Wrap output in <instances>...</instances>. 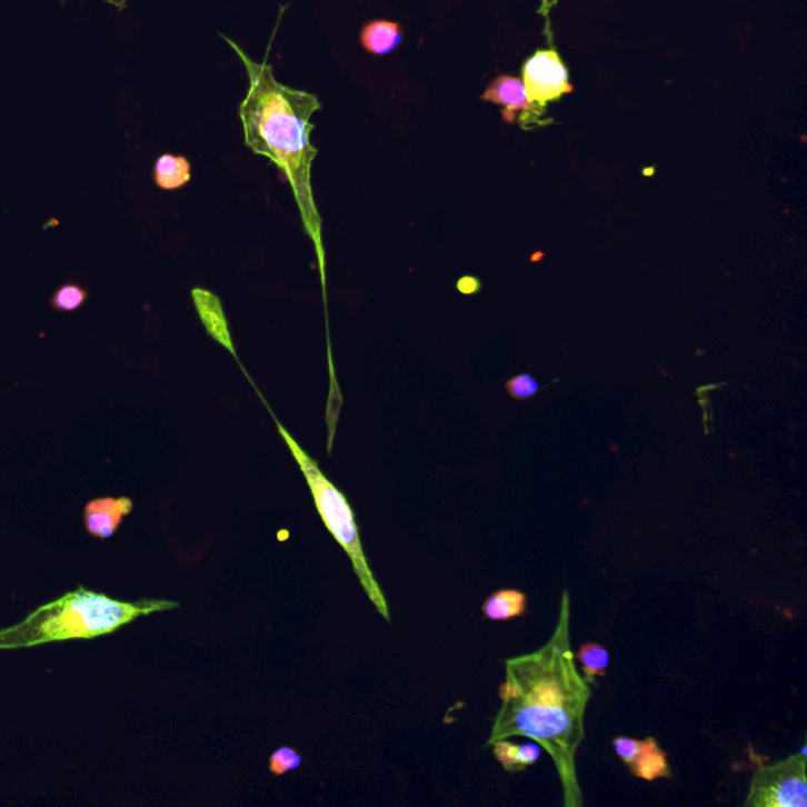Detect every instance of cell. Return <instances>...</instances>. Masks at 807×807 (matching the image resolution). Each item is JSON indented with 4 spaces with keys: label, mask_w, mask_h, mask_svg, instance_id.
<instances>
[{
    "label": "cell",
    "mask_w": 807,
    "mask_h": 807,
    "mask_svg": "<svg viewBox=\"0 0 807 807\" xmlns=\"http://www.w3.org/2000/svg\"><path fill=\"white\" fill-rule=\"evenodd\" d=\"M482 100L504 107V120L507 122H512L519 111H529L531 108L522 79L510 74L497 78L486 90Z\"/></svg>",
    "instance_id": "obj_8"
},
{
    "label": "cell",
    "mask_w": 807,
    "mask_h": 807,
    "mask_svg": "<svg viewBox=\"0 0 807 807\" xmlns=\"http://www.w3.org/2000/svg\"><path fill=\"white\" fill-rule=\"evenodd\" d=\"M247 68L250 87L240 104L245 145L252 153L269 158L292 188L297 209L309 239L318 255L320 279L326 290V251L322 241V220L312 192V163L318 149L312 146L315 126L311 117L322 109L319 98L305 90L281 84L273 67L251 59L236 41L225 37Z\"/></svg>",
    "instance_id": "obj_2"
},
{
    "label": "cell",
    "mask_w": 807,
    "mask_h": 807,
    "mask_svg": "<svg viewBox=\"0 0 807 807\" xmlns=\"http://www.w3.org/2000/svg\"><path fill=\"white\" fill-rule=\"evenodd\" d=\"M542 256H545L542 252H537V255L531 256L530 259L534 260V262H538L539 258H542Z\"/></svg>",
    "instance_id": "obj_21"
},
{
    "label": "cell",
    "mask_w": 807,
    "mask_h": 807,
    "mask_svg": "<svg viewBox=\"0 0 807 807\" xmlns=\"http://www.w3.org/2000/svg\"><path fill=\"white\" fill-rule=\"evenodd\" d=\"M192 300H195L196 308H198L199 316H201L207 331H209V333L212 335L218 342H221V345H225L229 350H231V352H233L231 335H229L225 312H222L218 298L215 297L213 293L207 292V290L195 289L192 290Z\"/></svg>",
    "instance_id": "obj_10"
},
{
    "label": "cell",
    "mask_w": 807,
    "mask_h": 807,
    "mask_svg": "<svg viewBox=\"0 0 807 807\" xmlns=\"http://www.w3.org/2000/svg\"><path fill=\"white\" fill-rule=\"evenodd\" d=\"M522 82L530 104L539 107L560 100L572 90L567 67L552 49H541L527 60L522 68Z\"/></svg>",
    "instance_id": "obj_6"
},
{
    "label": "cell",
    "mask_w": 807,
    "mask_h": 807,
    "mask_svg": "<svg viewBox=\"0 0 807 807\" xmlns=\"http://www.w3.org/2000/svg\"><path fill=\"white\" fill-rule=\"evenodd\" d=\"M87 297L89 296H87L86 289L70 282V285H63L62 288L56 290L54 296L51 298V307L56 311H78L79 308L84 307Z\"/></svg>",
    "instance_id": "obj_16"
},
{
    "label": "cell",
    "mask_w": 807,
    "mask_h": 807,
    "mask_svg": "<svg viewBox=\"0 0 807 807\" xmlns=\"http://www.w3.org/2000/svg\"><path fill=\"white\" fill-rule=\"evenodd\" d=\"M301 761H303V757L298 750L290 748V746H281L271 754L269 767L273 775L282 776L300 768Z\"/></svg>",
    "instance_id": "obj_17"
},
{
    "label": "cell",
    "mask_w": 807,
    "mask_h": 807,
    "mask_svg": "<svg viewBox=\"0 0 807 807\" xmlns=\"http://www.w3.org/2000/svg\"><path fill=\"white\" fill-rule=\"evenodd\" d=\"M155 183L163 190H177L190 182L191 168L187 158L163 155L155 163Z\"/></svg>",
    "instance_id": "obj_14"
},
{
    "label": "cell",
    "mask_w": 807,
    "mask_h": 807,
    "mask_svg": "<svg viewBox=\"0 0 807 807\" xmlns=\"http://www.w3.org/2000/svg\"><path fill=\"white\" fill-rule=\"evenodd\" d=\"M494 756L508 773L526 771L541 756V746L537 741L512 743L499 740L492 745Z\"/></svg>",
    "instance_id": "obj_12"
},
{
    "label": "cell",
    "mask_w": 807,
    "mask_h": 807,
    "mask_svg": "<svg viewBox=\"0 0 807 807\" xmlns=\"http://www.w3.org/2000/svg\"><path fill=\"white\" fill-rule=\"evenodd\" d=\"M591 685L577 669L571 648V596L564 591L552 637L545 647L505 661L501 707L486 746L512 737L537 741L560 778L565 807H582L577 750L586 738Z\"/></svg>",
    "instance_id": "obj_1"
},
{
    "label": "cell",
    "mask_w": 807,
    "mask_h": 807,
    "mask_svg": "<svg viewBox=\"0 0 807 807\" xmlns=\"http://www.w3.org/2000/svg\"><path fill=\"white\" fill-rule=\"evenodd\" d=\"M655 169H645L644 176H651L654 173Z\"/></svg>",
    "instance_id": "obj_22"
},
{
    "label": "cell",
    "mask_w": 807,
    "mask_h": 807,
    "mask_svg": "<svg viewBox=\"0 0 807 807\" xmlns=\"http://www.w3.org/2000/svg\"><path fill=\"white\" fill-rule=\"evenodd\" d=\"M527 612V595L520 590H497L482 605L488 620L508 621Z\"/></svg>",
    "instance_id": "obj_13"
},
{
    "label": "cell",
    "mask_w": 807,
    "mask_h": 807,
    "mask_svg": "<svg viewBox=\"0 0 807 807\" xmlns=\"http://www.w3.org/2000/svg\"><path fill=\"white\" fill-rule=\"evenodd\" d=\"M458 289L461 290L462 293H467V296H474V293H477L478 290L481 289L480 279L464 277L462 279H459Z\"/></svg>",
    "instance_id": "obj_20"
},
{
    "label": "cell",
    "mask_w": 807,
    "mask_h": 807,
    "mask_svg": "<svg viewBox=\"0 0 807 807\" xmlns=\"http://www.w3.org/2000/svg\"><path fill=\"white\" fill-rule=\"evenodd\" d=\"M177 607L179 602L166 599L119 601L108 595L78 587L56 601L40 606L20 624L0 629V650L39 647L70 639H93L119 631L139 617Z\"/></svg>",
    "instance_id": "obj_3"
},
{
    "label": "cell",
    "mask_w": 807,
    "mask_h": 807,
    "mask_svg": "<svg viewBox=\"0 0 807 807\" xmlns=\"http://www.w3.org/2000/svg\"><path fill=\"white\" fill-rule=\"evenodd\" d=\"M277 428L279 436L288 445L293 459H296L301 474H303L305 480L308 482L312 499H315L316 510H318L320 518L326 524L327 530L330 531L331 537L337 539L338 545L350 558L353 571H356L366 596L376 607L377 612L385 620L391 621L387 598H385L382 588L377 582L375 572L369 567L356 515H353L352 507H350L345 492H341L333 482L328 480L323 471L320 470L319 464L300 447V444L290 436L288 429L279 421H277Z\"/></svg>",
    "instance_id": "obj_4"
},
{
    "label": "cell",
    "mask_w": 807,
    "mask_h": 807,
    "mask_svg": "<svg viewBox=\"0 0 807 807\" xmlns=\"http://www.w3.org/2000/svg\"><path fill=\"white\" fill-rule=\"evenodd\" d=\"M575 658L579 662L580 669H582L584 678L590 685H595L596 678L606 677L610 656L609 651L601 645L595 642L584 644Z\"/></svg>",
    "instance_id": "obj_15"
},
{
    "label": "cell",
    "mask_w": 807,
    "mask_h": 807,
    "mask_svg": "<svg viewBox=\"0 0 807 807\" xmlns=\"http://www.w3.org/2000/svg\"><path fill=\"white\" fill-rule=\"evenodd\" d=\"M746 807H806V754L757 769L745 801Z\"/></svg>",
    "instance_id": "obj_5"
},
{
    "label": "cell",
    "mask_w": 807,
    "mask_h": 807,
    "mask_svg": "<svg viewBox=\"0 0 807 807\" xmlns=\"http://www.w3.org/2000/svg\"><path fill=\"white\" fill-rule=\"evenodd\" d=\"M628 768L637 778L654 783L656 779L672 778L669 760L666 753L659 748L654 737L640 740L639 750L635 759L629 761Z\"/></svg>",
    "instance_id": "obj_9"
},
{
    "label": "cell",
    "mask_w": 807,
    "mask_h": 807,
    "mask_svg": "<svg viewBox=\"0 0 807 807\" xmlns=\"http://www.w3.org/2000/svg\"><path fill=\"white\" fill-rule=\"evenodd\" d=\"M401 24L391 21H371L360 33V41L366 51L376 56L390 54L402 43Z\"/></svg>",
    "instance_id": "obj_11"
},
{
    "label": "cell",
    "mask_w": 807,
    "mask_h": 807,
    "mask_svg": "<svg viewBox=\"0 0 807 807\" xmlns=\"http://www.w3.org/2000/svg\"><path fill=\"white\" fill-rule=\"evenodd\" d=\"M130 497H103L90 500L84 508V526L92 537L108 539L116 534L123 519L133 511Z\"/></svg>",
    "instance_id": "obj_7"
},
{
    "label": "cell",
    "mask_w": 807,
    "mask_h": 807,
    "mask_svg": "<svg viewBox=\"0 0 807 807\" xmlns=\"http://www.w3.org/2000/svg\"><path fill=\"white\" fill-rule=\"evenodd\" d=\"M508 393L515 399H530L538 393L539 383L530 375L512 377L507 383Z\"/></svg>",
    "instance_id": "obj_18"
},
{
    "label": "cell",
    "mask_w": 807,
    "mask_h": 807,
    "mask_svg": "<svg viewBox=\"0 0 807 807\" xmlns=\"http://www.w3.org/2000/svg\"><path fill=\"white\" fill-rule=\"evenodd\" d=\"M614 749H616L617 756L625 761L626 765L635 759L637 750H639L640 740L629 737H617L612 741Z\"/></svg>",
    "instance_id": "obj_19"
}]
</instances>
